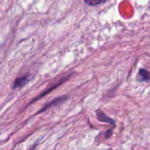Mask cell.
Listing matches in <instances>:
<instances>
[{
	"label": "cell",
	"mask_w": 150,
	"mask_h": 150,
	"mask_svg": "<svg viewBox=\"0 0 150 150\" xmlns=\"http://www.w3.org/2000/svg\"><path fill=\"white\" fill-rule=\"evenodd\" d=\"M71 76H72V74H70V75H69V76H67V77H64V78H62V79H60L59 81L57 82V83H55V84L52 85V86H51V87H49L48 89H46V90L44 91V92H42V93L41 94V95H40L39 96L37 97L36 98H34V99L32 100V101H31V103H33L34 101H36V100H39L40 98H42V97L44 96V95H47V94L49 93L50 92H51V91H52V90L55 89L56 88H57V87H58V86H59L60 85L62 84L63 83H64V82H65V81H67L69 79H70V78H71Z\"/></svg>",
	"instance_id": "1"
},
{
	"label": "cell",
	"mask_w": 150,
	"mask_h": 150,
	"mask_svg": "<svg viewBox=\"0 0 150 150\" xmlns=\"http://www.w3.org/2000/svg\"><path fill=\"white\" fill-rule=\"evenodd\" d=\"M97 114V118L99 120L100 122H103L108 123V124L112 125L114 127H115V122L114 120H112L111 118L108 117V116L105 115L100 109H98L96 111Z\"/></svg>",
	"instance_id": "2"
},
{
	"label": "cell",
	"mask_w": 150,
	"mask_h": 150,
	"mask_svg": "<svg viewBox=\"0 0 150 150\" xmlns=\"http://www.w3.org/2000/svg\"><path fill=\"white\" fill-rule=\"evenodd\" d=\"M29 78L28 75H26L24 76H22V77L18 78L15 80L14 83L13 85V89H17V88L22 87V86H24L25 84L29 82Z\"/></svg>",
	"instance_id": "3"
},
{
	"label": "cell",
	"mask_w": 150,
	"mask_h": 150,
	"mask_svg": "<svg viewBox=\"0 0 150 150\" xmlns=\"http://www.w3.org/2000/svg\"><path fill=\"white\" fill-rule=\"evenodd\" d=\"M67 96H62V97H59V98H56V99L53 100L51 102L48 103H47V105H45V106L43 107V108H42V110H40V111H39V113L40 112H42V111H45V110L48 109L49 108H51V107L54 106V105H58L59 103H60L63 102V101H64L65 100H67Z\"/></svg>",
	"instance_id": "4"
},
{
	"label": "cell",
	"mask_w": 150,
	"mask_h": 150,
	"mask_svg": "<svg viewBox=\"0 0 150 150\" xmlns=\"http://www.w3.org/2000/svg\"><path fill=\"white\" fill-rule=\"evenodd\" d=\"M137 79L140 81L150 80V71L146 69H141L138 73Z\"/></svg>",
	"instance_id": "5"
},
{
	"label": "cell",
	"mask_w": 150,
	"mask_h": 150,
	"mask_svg": "<svg viewBox=\"0 0 150 150\" xmlns=\"http://www.w3.org/2000/svg\"><path fill=\"white\" fill-rule=\"evenodd\" d=\"M108 1V0H83V1L89 6H95L98 5V4H104Z\"/></svg>",
	"instance_id": "6"
},
{
	"label": "cell",
	"mask_w": 150,
	"mask_h": 150,
	"mask_svg": "<svg viewBox=\"0 0 150 150\" xmlns=\"http://www.w3.org/2000/svg\"><path fill=\"white\" fill-rule=\"evenodd\" d=\"M112 136V130H108L106 132V134H105V137L106 138H110Z\"/></svg>",
	"instance_id": "7"
}]
</instances>
